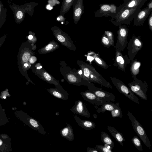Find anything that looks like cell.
<instances>
[{
    "label": "cell",
    "instance_id": "6da1fadb",
    "mask_svg": "<svg viewBox=\"0 0 152 152\" xmlns=\"http://www.w3.org/2000/svg\"><path fill=\"white\" fill-rule=\"evenodd\" d=\"M78 65L82 71V75L84 80L97 83L101 87L112 88L110 83L106 80L92 65L83 61H78Z\"/></svg>",
    "mask_w": 152,
    "mask_h": 152
},
{
    "label": "cell",
    "instance_id": "7a4b0ae2",
    "mask_svg": "<svg viewBox=\"0 0 152 152\" xmlns=\"http://www.w3.org/2000/svg\"><path fill=\"white\" fill-rule=\"evenodd\" d=\"M28 44L26 42L22 44L18 52L17 63L20 72L28 81H30L27 71L31 67L29 60L33 54Z\"/></svg>",
    "mask_w": 152,
    "mask_h": 152
},
{
    "label": "cell",
    "instance_id": "3957f363",
    "mask_svg": "<svg viewBox=\"0 0 152 152\" xmlns=\"http://www.w3.org/2000/svg\"><path fill=\"white\" fill-rule=\"evenodd\" d=\"M143 5H140L134 7L126 8L124 10L116 17V20L114 22V24L116 26H119L122 24H129L130 23H130L131 21V19L133 18V17H134L135 16H136L137 14L138 13Z\"/></svg>",
    "mask_w": 152,
    "mask_h": 152
},
{
    "label": "cell",
    "instance_id": "277c9868",
    "mask_svg": "<svg viewBox=\"0 0 152 152\" xmlns=\"http://www.w3.org/2000/svg\"><path fill=\"white\" fill-rule=\"evenodd\" d=\"M127 115L131 121L133 129L138 136L145 145L150 148L151 146L150 140L144 128L131 113L128 111Z\"/></svg>",
    "mask_w": 152,
    "mask_h": 152
},
{
    "label": "cell",
    "instance_id": "5b68a950",
    "mask_svg": "<svg viewBox=\"0 0 152 152\" xmlns=\"http://www.w3.org/2000/svg\"><path fill=\"white\" fill-rule=\"evenodd\" d=\"M110 78L113 85L120 93L134 102L140 104L138 97L125 84L115 77H110Z\"/></svg>",
    "mask_w": 152,
    "mask_h": 152
},
{
    "label": "cell",
    "instance_id": "8992f818",
    "mask_svg": "<svg viewBox=\"0 0 152 152\" xmlns=\"http://www.w3.org/2000/svg\"><path fill=\"white\" fill-rule=\"evenodd\" d=\"M131 91L143 100H147L146 94L148 90V85L145 81L143 82L137 79L128 84Z\"/></svg>",
    "mask_w": 152,
    "mask_h": 152
},
{
    "label": "cell",
    "instance_id": "52a82bcc",
    "mask_svg": "<svg viewBox=\"0 0 152 152\" xmlns=\"http://www.w3.org/2000/svg\"><path fill=\"white\" fill-rule=\"evenodd\" d=\"M143 44L140 36L133 35L127 45L128 56L130 61L134 60L138 51L142 47Z\"/></svg>",
    "mask_w": 152,
    "mask_h": 152
},
{
    "label": "cell",
    "instance_id": "ba28073f",
    "mask_svg": "<svg viewBox=\"0 0 152 152\" xmlns=\"http://www.w3.org/2000/svg\"><path fill=\"white\" fill-rule=\"evenodd\" d=\"M30 4L28 3L23 5L13 4L10 5V7L13 12L15 22L17 24L22 23L24 19L25 13H29L30 10Z\"/></svg>",
    "mask_w": 152,
    "mask_h": 152
},
{
    "label": "cell",
    "instance_id": "9c48e42d",
    "mask_svg": "<svg viewBox=\"0 0 152 152\" xmlns=\"http://www.w3.org/2000/svg\"><path fill=\"white\" fill-rule=\"evenodd\" d=\"M117 34V42L115 47L116 50L123 51L128 43L127 41L128 30L125 25L119 26Z\"/></svg>",
    "mask_w": 152,
    "mask_h": 152
},
{
    "label": "cell",
    "instance_id": "30bf717a",
    "mask_svg": "<svg viewBox=\"0 0 152 152\" xmlns=\"http://www.w3.org/2000/svg\"><path fill=\"white\" fill-rule=\"evenodd\" d=\"M20 115V119L26 124L39 133L47 135V132L39 121L23 112H21Z\"/></svg>",
    "mask_w": 152,
    "mask_h": 152
},
{
    "label": "cell",
    "instance_id": "8fae6325",
    "mask_svg": "<svg viewBox=\"0 0 152 152\" xmlns=\"http://www.w3.org/2000/svg\"><path fill=\"white\" fill-rule=\"evenodd\" d=\"M89 90L97 96L102 98L108 102H113L115 100V96L112 93L105 91L97 87L91 83L88 86Z\"/></svg>",
    "mask_w": 152,
    "mask_h": 152
},
{
    "label": "cell",
    "instance_id": "7c38bea8",
    "mask_svg": "<svg viewBox=\"0 0 152 152\" xmlns=\"http://www.w3.org/2000/svg\"><path fill=\"white\" fill-rule=\"evenodd\" d=\"M35 74L41 79L59 89L63 88L59 82L52 75L49 74L43 68L34 69Z\"/></svg>",
    "mask_w": 152,
    "mask_h": 152
},
{
    "label": "cell",
    "instance_id": "4fadbf2b",
    "mask_svg": "<svg viewBox=\"0 0 152 152\" xmlns=\"http://www.w3.org/2000/svg\"><path fill=\"white\" fill-rule=\"evenodd\" d=\"M130 62L128 56L123 55L121 51L116 49L114 66L117 67L122 71H125L127 64Z\"/></svg>",
    "mask_w": 152,
    "mask_h": 152
},
{
    "label": "cell",
    "instance_id": "5bb4252c",
    "mask_svg": "<svg viewBox=\"0 0 152 152\" xmlns=\"http://www.w3.org/2000/svg\"><path fill=\"white\" fill-rule=\"evenodd\" d=\"M80 94L82 98L85 100L94 104L96 109L98 108L99 106H101L108 102L103 99L97 96L89 90H86L85 92H81Z\"/></svg>",
    "mask_w": 152,
    "mask_h": 152
},
{
    "label": "cell",
    "instance_id": "9a60e30c",
    "mask_svg": "<svg viewBox=\"0 0 152 152\" xmlns=\"http://www.w3.org/2000/svg\"><path fill=\"white\" fill-rule=\"evenodd\" d=\"M53 33L56 39L62 45L70 50H75L76 48L75 46L70 37L67 34L58 30L54 31Z\"/></svg>",
    "mask_w": 152,
    "mask_h": 152
},
{
    "label": "cell",
    "instance_id": "2e32d148",
    "mask_svg": "<svg viewBox=\"0 0 152 152\" xmlns=\"http://www.w3.org/2000/svg\"><path fill=\"white\" fill-rule=\"evenodd\" d=\"M69 110L74 113L83 117L89 118L90 113L83 102L80 100L76 101L74 105L69 109Z\"/></svg>",
    "mask_w": 152,
    "mask_h": 152
},
{
    "label": "cell",
    "instance_id": "e0dca14e",
    "mask_svg": "<svg viewBox=\"0 0 152 152\" xmlns=\"http://www.w3.org/2000/svg\"><path fill=\"white\" fill-rule=\"evenodd\" d=\"M151 11L152 9L146 7L138 12L135 18L134 25L136 26L142 25Z\"/></svg>",
    "mask_w": 152,
    "mask_h": 152
},
{
    "label": "cell",
    "instance_id": "ac0fdd59",
    "mask_svg": "<svg viewBox=\"0 0 152 152\" xmlns=\"http://www.w3.org/2000/svg\"><path fill=\"white\" fill-rule=\"evenodd\" d=\"M46 90L56 98L64 100L68 99L69 94L63 88L59 89L56 87L55 88H50L49 89H46Z\"/></svg>",
    "mask_w": 152,
    "mask_h": 152
},
{
    "label": "cell",
    "instance_id": "d6986e66",
    "mask_svg": "<svg viewBox=\"0 0 152 152\" xmlns=\"http://www.w3.org/2000/svg\"><path fill=\"white\" fill-rule=\"evenodd\" d=\"M66 123L67 126L60 130V134L63 137L69 141H72L74 139L73 130L69 124Z\"/></svg>",
    "mask_w": 152,
    "mask_h": 152
},
{
    "label": "cell",
    "instance_id": "ffe728a7",
    "mask_svg": "<svg viewBox=\"0 0 152 152\" xmlns=\"http://www.w3.org/2000/svg\"><path fill=\"white\" fill-rule=\"evenodd\" d=\"M74 118L78 125L85 130H90L96 126L95 123L91 121L82 120L76 115H74Z\"/></svg>",
    "mask_w": 152,
    "mask_h": 152
},
{
    "label": "cell",
    "instance_id": "44dd1931",
    "mask_svg": "<svg viewBox=\"0 0 152 152\" xmlns=\"http://www.w3.org/2000/svg\"><path fill=\"white\" fill-rule=\"evenodd\" d=\"M107 128L112 135L115 140L121 146L124 147L123 142L125 141L123 134L116 130L114 128L107 126Z\"/></svg>",
    "mask_w": 152,
    "mask_h": 152
},
{
    "label": "cell",
    "instance_id": "7402d4cb",
    "mask_svg": "<svg viewBox=\"0 0 152 152\" xmlns=\"http://www.w3.org/2000/svg\"><path fill=\"white\" fill-rule=\"evenodd\" d=\"M59 47V45L56 42L54 41H52L47 45L39 50L38 52L41 54L47 53L57 49Z\"/></svg>",
    "mask_w": 152,
    "mask_h": 152
},
{
    "label": "cell",
    "instance_id": "603a6c76",
    "mask_svg": "<svg viewBox=\"0 0 152 152\" xmlns=\"http://www.w3.org/2000/svg\"><path fill=\"white\" fill-rule=\"evenodd\" d=\"M119 107V103L117 102L116 103L110 102H107L101 105L100 108L97 109L98 113H104L106 110L111 111L115 108H118Z\"/></svg>",
    "mask_w": 152,
    "mask_h": 152
},
{
    "label": "cell",
    "instance_id": "cb8c5ba5",
    "mask_svg": "<svg viewBox=\"0 0 152 152\" xmlns=\"http://www.w3.org/2000/svg\"><path fill=\"white\" fill-rule=\"evenodd\" d=\"M130 67V71L134 80L137 78L136 76L139 73L141 63L137 60H132Z\"/></svg>",
    "mask_w": 152,
    "mask_h": 152
},
{
    "label": "cell",
    "instance_id": "d4e9b609",
    "mask_svg": "<svg viewBox=\"0 0 152 152\" xmlns=\"http://www.w3.org/2000/svg\"><path fill=\"white\" fill-rule=\"evenodd\" d=\"M7 9L4 7L2 1H0V29L6 22Z\"/></svg>",
    "mask_w": 152,
    "mask_h": 152
},
{
    "label": "cell",
    "instance_id": "484cf974",
    "mask_svg": "<svg viewBox=\"0 0 152 152\" xmlns=\"http://www.w3.org/2000/svg\"><path fill=\"white\" fill-rule=\"evenodd\" d=\"M90 54L98 65L104 69L109 68V66L97 54L94 52H91Z\"/></svg>",
    "mask_w": 152,
    "mask_h": 152
},
{
    "label": "cell",
    "instance_id": "4316f807",
    "mask_svg": "<svg viewBox=\"0 0 152 152\" xmlns=\"http://www.w3.org/2000/svg\"><path fill=\"white\" fill-rule=\"evenodd\" d=\"M100 136L101 141L104 144L106 143L112 149L114 147V143L107 133L102 132Z\"/></svg>",
    "mask_w": 152,
    "mask_h": 152
},
{
    "label": "cell",
    "instance_id": "83f0119b",
    "mask_svg": "<svg viewBox=\"0 0 152 152\" xmlns=\"http://www.w3.org/2000/svg\"><path fill=\"white\" fill-rule=\"evenodd\" d=\"M146 1V0H132L126 5L125 7L128 8L137 7L140 5L143 4Z\"/></svg>",
    "mask_w": 152,
    "mask_h": 152
},
{
    "label": "cell",
    "instance_id": "f1b7e54d",
    "mask_svg": "<svg viewBox=\"0 0 152 152\" xmlns=\"http://www.w3.org/2000/svg\"><path fill=\"white\" fill-rule=\"evenodd\" d=\"M131 141L138 150L140 151H143L141 141L138 137L135 135L134 136L132 139Z\"/></svg>",
    "mask_w": 152,
    "mask_h": 152
},
{
    "label": "cell",
    "instance_id": "f546056e",
    "mask_svg": "<svg viewBox=\"0 0 152 152\" xmlns=\"http://www.w3.org/2000/svg\"><path fill=\"white\" fill-rule=\"evenodd\" d=\"M0 104V126L4 125L7 123L8 120Z\"/></svg>",
    "mask_w": 152,
    "mask_h": 152
},
{
    "label": "cell",
    "instance_id": "4dcf8cb0",
    "mask_svg": "<svg viewBox=\"0 0 152 152\" xmlns=\"http://www.w3.org/2000/svg\"><path fill=\"white\" fill-rule=\"evenodd\" d=\"M110 113L112 116L113 118L119 117L122 118L123 117L122 111L120 107L111 111Z\"/></svg>",
    "mask_w": 152,
    "mask_h": 152
},
{
    "label": "cell",
    "instance_id": "1f68e13d",
    "mask_svg": "<svg viewBox=\"0 0 152 152\" xmlns=\"http://www.w3.org/2000/svg\"><path fill=\"white\" fill-rule=\"evenodd\" d=\"M104 34L109 40L111 46L115 47L113 35L112 32L109 31H105Z\"/></svg>",
    "mask_w": 152,
    "mask_h": 152
},
{
    "label": "cell",
    "instance_id": "d6a6232c",
    "mask_svg": "<svg viewBox=\"0 0 152 152\" xmlns=\"http://www.w3.org/2000/svg\"><path fill=\"white\" fill-rule=\"evenodd\" d=\"M101 42L102 45L106 48H109L111 46L110 41L105 34L102 38Z\"/></svg>",
    "mask_w": 152,
    "mask_h": 152
},
{
    "label": "cell",
    "instance_id": "836d02e7",
    "mask_svg": "<svg viewBox=\"0 0 152 152\" xmlns=\"http://www.w3.org/2000/svg\"><path fill=\"white\" fill-rule=\"evenodd\" d=\"M99 152H113L112 150L107 148L104 145H96L95 148Z\"/></svg>",
    "mask_w": 152,
    "mask_h": 152
},
{
    "label": "cell",
    "instance_id": "e575fe53",
    "mask_svg": "<svg viewBox=\"0 0 152 152\" xmlns=\"http://www.w3.org/2000/svg\"><path fill=\"white\" fill-rule=\"evenodd\" d=\"M111 6L109 5L104 4L101 7V10L103 11H108L110 10Z\"/></svg>",
    "mask_w": 152,
    "mask_h": 152
},
{
    "label": "cell",
    "instance_id": "d590c367",
    "mask_svg": "<svg viewBox=\"0 0 152 152\" xmlns=\"http://www.w3.org/2000/svg\"><path fill=\"white\" fill-rule=\"evenodd\" d=\"M82 12V9L80 8H78L76 9L74 12V15L75 17H79Z\"/></svg>",
    "mask_w": 152,
    "mask_h": 152
},
{
    "label": "cell",
    "instance_id": "8d00e7d4",
    "mask_svg": "<svg viewBox=\"0 0 152 152\" xmlns=\"http://www.w3.org/2000/svg\"><path fill=\"white\" fill-rule=\"evenodd\" d=\"M7 35V34H6L0 37V48L5 42Z\"/></svg>",
    "mask_w": 152,
    "mask_h": 152
},
{
    "label": "cell",
    "instance_id": "74e56055",
    "mask_svg": "<svg viewBox=\"0 0 152 152\" xmlns=\"http://www.w3.org/2000/svg\"><path fill=\"white\" fill-rule=\"evenodd\" d=\"M149 28L152 31V13H151V15L149 18Z\"/></svg>",
    "mask_w": 152,
    "mask_h": 152
},
{
    "label": "cell",
    "instance_id": "f35d334b",
    "mask_svg": "<svg viewBox=\"0 0 152 152\" xmlns=\"http://www.w3.org/2000/svg\"><path fill=\"white\" fill-rule=\"evenodd\" d=\"M87 152H99L96 148L88 147L87 148Z\"/></svg>",
    "mask_w": 152,
    "mask_h": 152
},
{
    "label": "cell",
    "instance_id": "ab89813d",
    "mask_svg": "<svg viewBox=\"0 0 152 152\" xmlns=\"http://www.w3.org/2000/svg\"><path fill=\"white\" fill-rule=\"evenodd\" d=\"M37 60V58L36 57L34 56H32L29 60V62L31 64L34 63Z\"/></svg>",
    "mask_w": 152,
    "mask_h": 152
},
{
    "label": "cell",
    "instance_id": "60d3db41",
    "mask_svg": "<svg viewBox=\"0 0 152 152\" xmlns=\"http://www.w3.org/2000/svg\"><path fill=\"white\" fill-rule=\"evenodd\" d=\"M104 146L105 147H106V148H107L111 149V150H112L113 149L112 148L110 147V146L109 145H108L106 143H104Z\"/></svg>",
    "mask_w": 152,
    "mask_h": 152
},
{
    "label": "cell",
    "instance_id": "b9f144b4",
    "mask_svg": "<svg viewBox=\"0 0 152 152\" xmlns=\"http://www.w3.org/2000/svg\"><path fill=\"white\" fill-rule=\"evenodd\" d=\"M72 0H65V5H67L68 3H69Z\"/></svg>",
    "mask_w": 152,
    "mask_h": 152
},
{
    "label": "cell",
    "instance_id": "7bdbcfd3",
    "mask_svg": "<svg viewBox=\"0 0 152 152\" xmlns=\"http://www.w3.org/2000/svg\"><path fill=\"white\" fill-rule=\"evenodd\" d=\"M152 2L151 0V2L150 3L148 4V8L149 9H152Z\"/></svg>",
    "mask_w": 152,
    "mask_h": 152
},
{
    "label": "cell",
    "instance_id": "ee69618b",
    "mask_svg": "<svg viewBox=\"0 0 152 152\" xmlns=\"http://www.w3.org/2000/svg\"><path fill=\"white\" fill-rule=\"evenodd\" d=\"M33 38V36L31 35H29L28 36V39L29 40H32Z\"/></svg>",
    "mask_w": 152,
    "mask_h": 152
},
{
    "label": "cell",
    "instance_id": "f6af8a7d",
    "mask_svg": "<svg viewBox=\"0 0 152 152\" xmlns=\"http://www.w3.org/2000/svg\"><path fill=\"white\" fill-rule=\"evenodd\" d=\"M3 143V140H1V139H0V147L2 145Z\"/></svg>",
    "mask_w": 152,
    "mask_h": 152
},
{
    "label": "cell",
    "instance_id": "bcb514c9",
    "mask_svg": "<svg viewBox=\"0 0 152 152\" xmlns=\"http://www.w3.org/2000/svg\"><path fill=\"white\" fill-rule=\"evenodd\" d=\"M79 74L80 75H81L82 74L83 72L82 70H80L79 72Z\"/></svg>",
    "mask_w": 152,
    "mask_h": 152
},
{
    "label": "cell",
    "instance_id": "7dc6e473",
    "mask_svg": "<svg viewBox=\"0 0 152 152\" xmlns=\"http://www.w3.org/2000/svg\"><path fill=\"white\" fill-rule=\"evenodd\" d=\"M42 68V66H37L36 68V69H40Z\"/></svg>",
    "mask_w": 152,
    "mask_h": 152
}]
</instances>
